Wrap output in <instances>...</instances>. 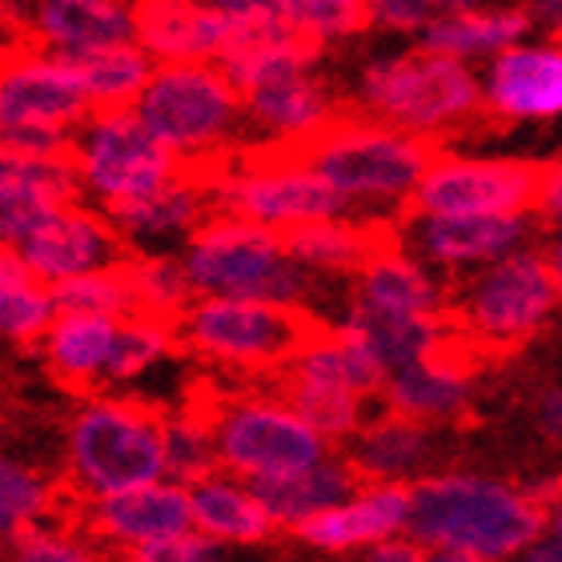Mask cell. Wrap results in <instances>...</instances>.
<instances>
[{"instance_id": "47", "label": "cell", "mask_w": 562, "mask_h": 562, "mask_svg": "<svg viewBox=\"0 0 562 562\" xmlns=\"http://www.w3.org/2000/svg\"><path fill=\"white\" fill-rule=\"evenodd\" d=\"M366 559H374V562H418V559H426L422 554V547L418 542L402 530V535H390V539H382V542H374V547H366Z\"/></svg>"}, {"instance_id": "40", "label": "cell", "mask_w": 562, "mask_h": 562, "mask_svg": "<svg viewBox=\"0 0 562 562\" xmlns=\"http://www.w3.org/2000/svg\"><path fill=\"white\" fill-rule=\"evenodd\" d=\"M278 9L290 33L314 41L317 48L366 29V0H278Z\"/></svg>"}, {"instance_id": "7", "label": "cell", "mask_w": 562, "mask_h": 562, "mask_svg": "<svg viewBox=\"0 0 562 562\" xmlns=\"http://www.w3.org/2000/svg\"><path fill=\"white\" fill-rule=\"evenodd\" d=\"M165 479L161 414L137 398H89L69 422V486L77 498Z\"/></svg>"}, {"instance_id": "56", "label": "cell", "mask_w": 562, "mask_h": 562, "mask_svg": "<svg viewBox=\"0 0 562 562\" xmlns=\"http://www.w3.org/2000/svg\"><path fill=\"white\" fill-rule=\"evenodd\" d=\"M559 169H562V165H559Z\"/></svg>"}, {"instance_id": "3", "label": "cell", "mask_w": 562, "mask_h": 562, "mask_svg": "<svg viewBox=\"0 0 562 562\" xmlns=\"http://www.w3.org/2000/svg\"><path fill=\"white\" fill-rule=\"evenodd\" d=\"M181 266L193 293H241L293 310H302L314 278L302 261L290 258L278 229L225 210L201 217L198 229L186 237Z\"/></svg>"}, {"instance_id": "18", "label": "cell", "mask_w": 562, "mask_h": 562, "mask_svg": "<svg viewBox=\"0 0 562 562\" xmlns=\"http://www.w3.org/2000/svg\"><path fill=\"white\" fill-rule=\"evenodd\" d=\"M406 518H411V482H358L341 503L297 522L293 535L314 551L346 554L402 535Z\"/></svg>"}, {"instance_id": "25", "label": "cell", "mask_w": 562, "mask_h": 562, "mask_svg": "<svg viewBox=\"0 0 562 562\" xmlns=\"http://www.w3.org/2000/svg\"><path fill=\"white\" fill-rule=\"evenodd\" d=\"M350 462L362 482H414L434 454L430 422L386 411L350 434Z\"/></svg>"}, {"instance_id": "11", "label": "cell", "mask_w": 562, "mask_h": 562, "mask_svg": "<svg viewBox=\"0 0 562 562\" xmlns=\"http://www.w3.org/2000/svg\"><path fill=\"white\" fill-rule=\"evenodd\" d=\"M217 434V462L225 474L246 482H266L314 467L329 454V442L293 411L290 398L270 394H237L205 398Z\"/></svg>"}, {"instance_id": "14", "label": "cell", "mask_w": 562, "mask_h": 562, "mask_svg": "<svg viewBox=\"0 0 562 562\" xmlns=\"http://www.w3.org/2000/svg\"><path fill=\"white\" fill-rule=\"evenodd\" d=\"M85 530L97 547L133 554L145 542L169 539L177 530L193 527L189 486L173 479H153L125 486V491L85 498Z\"/></svg>"}, {"instance_id": "38", "label": "cell", "mask_w": 562, "mask_h": 562, "mask_svg": "<svg viewBox=\"0 0 562 562\" xmlns=\"http://www.w3.org/2000/svg\"><path fill=\"white\" fill-rule=\"evenodd\" d=\"M285 398L329 446L346 442L366 422V398L358 390L338 382H314V378H285Z\"/></svg>"}, {"instance_id": "46", "label": "cell", "mask_w": 562, "mask_h": 562, "mask_svg": "<svg viewBox=\"0 0 562 562\" xmlns=\"http://www.w3.org/2000/svg\"><path fill=\"white\" fill-rule=\"evenodd\" d=\"M205 4L234 21V45H241V41H249V36L270 33V29H281V24H285L281 21L278 0H205ZM285 29H290V24H285Z\"/></svg>"}, {"instance_id": "50", "label": "cell", "mask_w": 562, "mask_h": 562, "mask_svg": "<svg viewBox=\"0 0 562 562\" xmlns=\"http://www.w3.org/2000/svg\"><path fill=\"white\" fill-rule=\"evenodd\" d=\"M539 426L551 434L554 442H562V386L547 390L539 402Z\"/></svg>"}, {"instance_id": "10", "label": "cell", "mask_w": 562, "mask_h": 562, "mask_svg": "<svg viewBox=\"0 0 562 562\" xmlns=\"http://www.w3.org/2000/svg\"><path fill=\"white\" fill-rule=\"evenodd\" d=\"M69 157L81 177V201L97 210L140 198L186 169L169 145L153 137L133 105L89 109V117L72 130Z\"/></svg>"}, {"instance_id": "8", "label": "cell", "mask_w": 562, "mask_h": 562, "mask_svg": "<svg viewBox=\"0 0 562 562\" xmlns=\"http://www.w3.org/2000/svg\"><path fill=\"white\" fill-rule=\"evenodd\" d=\"M310 314L241 293H193L177 317V338L189 353L213 366L266 374L281 370L310 334Z\"/></svg>"}, {"instance_id": "21", "label": "cell", "mask_w": 562, "mask_h": 562, "mask_svg": "<svg viewBox=\"0 0 562 562\" xmlns=\"http://www.w3.org/2000/svg\"><path fill=\"white\" fill-rule=\"evenodd\" d=\"M210 210L213 201L205 177H201L198 165H186L165 186L121 201V205H109L105 213L130 249H157L169 246V241H186Z\"/></svg>"}, {"instance_id": "4", "label": "cell", "mask_w": 562, "mask_h": 562, "mask_svg": "<svg viewBox=\"0 0 562 562\" xmlns=\"http://www.w3.org/2000/svg\"><path fill=\"white\" fill-rule=\"evenodd\" d=\"M302 161L326 177L350 205L386 201L411 205L426 165L434 161V140L386 125L378 117H334L326 130L302 145Z\"/></svg>"}, {"instance_id": "16", "label": "cell", "mask_w": 562, "mask_h": 562, "mask_svg": "<svg viewBox=\"0 0 562 562\" xmlns=\"http://www.w3.org/2000/svg\"><path fill=\"white\" fill-rule=\"evenodd\" d=\"M89 109L93 105L65 57L41 45L0 57V125L41 121V125L77 130L89 117Z\"/></svg>"}, {"instance_id": "31", "label": "cell", "mask_w": 562, "mask_h": 562, "mask_svg": "<svg viewBox=\"0 0 562 562\" xmlns=\"http://www.w3.org/2000/svg\"><path fill=\"white\" fill-rule=\"evenodd\" d=\"M358 474H353L350 462L341 458H317L314 467L293 470V474H281V479H266V482H249L258 491L261 506L270 510L273 527L278 530H293L305 518L322 515L326 506L341 503L346 494L358 486Z\"/></svg>"}, {"instance_id": "42", "label": "cell", "mask_w": 562, "mask_h": 562, "mask_svg": "<svg viewBox=\"0 0 562 562\" xmlns=\"http://www.w3.org/2000/svg\"><path fill=\"white\" fill-rule=\"evenodd\" d=\"M53 510H57V486L33 467L0 454V518H9L21 530L29 522L53 518Z\"/></svg>"}, {"instance_id": "45", "label": "cell", "mask_w": 562, "mask_h": 562, "mask_svg": "<svg viewBox=\"0 0 562 562\" xmlns=\"http://www.w3.org/2000/svg\"><path fill=\"white\" fill-rule=\"evenodd\" d=\"M133 559H140V562H213V559H225V542L210 539V535L198 527H186V530H177V535H169V539L137 547Z\"/></svg>"}, {"instance_id": "55", "label": "cell", "mask_w": 562, "mask_h": 562, "mask_svg": "<svg viewBox=\"0 0 562 562\" xmlns=\"http://www.w3.org/2000/svg\"><path fill=\"white\" fill-rule=\"evenodd\" d=\"M12 535H16V527H12L9 518H0V551H4V547L12 542Z\"/></svg>"}, {"instance_id": "41", "label": "cell", "mask_w": 562, "mask_h": 562, "mask_svg": "<svg viewBox=\"0 0 562 562\" xmlns=\"http://www.w3.org/2000/svg\"><path fill=\"white\" fill-rule=\"evenodd\" d=\"M57 317V302L45 281L21 278L0 285V338L33 346L48 329V322Z\"/></svg>"}, {"instance_id": "6", "label": "cell", "mask_w": 562, "mask_h": 562, "mask_svg": "<svg viewBox=\"0 0 562 562\" xmlns=\"http://www.w3.org/2000/svg\"><path fill=\"white\" fill-rule=\"evenodd\" d=\"M210 186L213 210L237 213L285 234L293 225L350 213L353 205L329 186L326 177L310 169L297 149H246L225 153L217 161L198 165Z\"/></svg>"}, {"instance_id": "13", "label": "cell", "mask_w": 562, "mask_h": 562, "mask_svg": "<svg viewBox=\"0 0 562 562\" xmlns=\"http://www.w3.org/2000/svg\"><path fill=\"white\" fill-rule=\"evenodd\" d=\"M16 249H21L29 273L36 281H45V285L77 278L85 270L117 266L130 254L117 225L109 222V213L97 210V205H85V201L57 205Z\"/></svg>"}, {"instance_id": "51", "label": "cell", "mask_w": 562, "mask_h": 562, "mask_svg": "<svg viewBox=\"0 0 562 562\" xmlns=\"http://www.w3.org/2000/svg\"><path fill=\"white\" fill-rule=\"evenodd\" d=\"M542 535H551L554 542L562 547V479L554 486V494L542 503Z\"/></svg>"}, {"instance_id": "29", "label": "cell", "mask_w": 562, "mask_h": 562, "mask_svg": "<svg viewBox=\"0 0 562 562\" xmlns=\"http://www.w3.org/2000/svg\"><path fill=\"white\" fill-rule=\"evenodd\" d=\"M530 33V16L527 9H482V4H470V9L442 12L418 29V48H430V53H446V57L458 60H491L494 53L518 45L522 36Z\"/></svg>"}, {"instance_id": "33", "label": "cell", "mask_w": 562, "mask_h": 562, "mask_svg": "<svg viewBox=\"0 0 562 562\" xmlns=\"http://www.w3.org/2000/svg\"><path fill=\"white\" fill-rule=\"evenodd\" d=\"M81 81L85 97L93 109H121L133 105L149 81L157 60L137 41H113V45L81 48V53H57Z\"/></svg>"}, {"instance_id": "24", "label": "cell", "mask_w": 562, "mask_h": 562, "mask_svg": "<svg viewBox=\"0 0 562 562\" xmlns=\"http://www.w3.org/2000/svg\"><path fill=\"white\" fill-rule=\"evenodd\" d=\"M29 41L48 53H81V48L133 41L130 0H33L29 4Z\"/></svg>"}, {"instance_id": "27", "label": "cell", "mask_w": 562, "mask_h": 562, "mask_svg": "<svg viewBox=\"0 0 562 562\" xmlns=\"http://www.w3.org/2000/svg\"><path fill=\"white\" fill-rule=\"evenodd\" d=\"M113 338H117V317L57 314L41 334V358L60 386L93 390L97 382H105Z\"/></svg>"}, {"instance_id": "30", "label": "cell", "mask_w": 562, "mask_h": 562, "mask_svg": "<svg viewBox=\"0 0 562 562\" xmlns=\"http://www.w3.org/2000/svg\"><path fill=\"white\" fill-rule=\"evenodd\" d=\"M390 234L394 229L382 222H358L350 213H334L293 225L281 234V241L290 258L302 261L310 273H353Z\"/></svg>"}, {"instance_id": "36", "label": "cell", "mask_w": 562, "mask_h": 562, "mask_svg": "<svg viewBox=\"0 0 562 562\" xmlns=\"http://www.w3.org/2000/svg\"><path fill=\"white\" fill-rule=\"evenodd\" d=\"M177 346H181L177 322H169V317H153L140 314V310L117 317V338H113V353H109L105 382L130 386L149 370H157L165 358H173Z\"/></svg>"}, {"instance_id": "22", "label": "cell", "mask_w": 562, "mask_h": 562, "mask_svg": "<svg viewBox=\"0 0 562 562\" xmlns=\"http://www.w3.org/2000/svg\"><path fill=\"white\" fill-rule=\"evenodd\" d=\"M241 105H246V130L261 133L266 149H302L305 140L338 117L329 89L310 69L249 89L241 93Z\"/></svg>"}, {"instance_id": "17", "label": "cell", "mask_w": 562, "mask_h": 562, "mask_svg": "<svg viewBox=\"0 0 562 562\" xmlns=\"http://www.w3.org/2000/svg\"><path fill=\"white\" fill-rule=\"evenodd\" d=\"M482 85V109L503 121L562 117V41L518 45L494 53Z\"/></svg>"}, {"instance_id": "26", "label": "cell", "mask_w": 562, "mask_h": 562, "mask_svg": "<svg viewBox=\"0 0 562 562\" xmlns=\"http://www.w3.org/2000/svg\"><path fill=\"white\" fill-rule=\"evenodd\" d=\"M358 278V302L378 310H402V314H438L446 310V290L430 273V266L402 246L398 234H390L370 258L353 270Z\"/></svg>"}, {"instance_id": "2", "label": "cell", "mask_w": 562, "mask_h": 562, "mask_svg": "<svg viewBox=\"0 0 562 562\" xmlns=\"http://www.w3.org/2000/svg\"><path fill=\"white\" fill-rule=\"evenodd\" d=\"M153 137L169 145L181 165H210L234 149L246 130V105L217 60H165L133 101Z\"/></svg>"}, {"instance_id": "32", "label": "cell", "mask_w": 562, "mask_h": 562, "mask_svg": "<svg viewBox=\"0 0 562 562\" xmlns=\"http://www.w3.org/2000/svg\"><path fill=\"white\" fill-rule=\"evenodd\" d=\"M285 378H314V382H338L346 390H358L362 398L382 394L386 370L370 358L353 338H346L338 326L322 329L314 322L310 334L297 341V350L290 353V362L281 366Z\"/></svg>"}, {"instance_id": "43", "label": "cell", "mask_w": 562, "mask_h": 562, "mask_svg": "<svg viewBox=\"0 0 562 562\" xmlns=\"http://www.w3.org/2000/svg\"><path fill=\"white\" fill-rule=\"evenodd\" d=\"M4 554L21 562H89L97 554V542L89 535H77V530L48 527L41 518V522H29V527L16 530Z\"/></svg>"}, {"instance_id": "44", "label": "cell", "mask_w": 562, "mask_h": 562, "mask_svg": "<svg viewBox=\"0 0 562 562\" xmlns=\"http://www.w3.org/2000/svg\"><path fill=\"white\" fill-rule=\"evenodd\" d=\"M53 210H57V201L41 186H33L29 177H4L0 181V241L21 246Z\"/></svg>"}, {"instance_id": "1", "label": "cell", "mask_w": 562, "mask_h": 562, "mask_svg": "<svg viewBox=\"0 0 562 562\" xmlns=\"http://www.w3.org/2000/svg\"><path fill=\"white\" fill-rule=\"evenodd\" d=\"M406 535L446 562L518 559L542 535V506L522 486L486 474H426L411 482Z\"/></svg>"}, {"instance_id": "20", "label": "cell", "mask_w": 562, "mask_h": 562, "mask_svg": "<svg viewBox=\"0 0 562 562\" xmlns=\"http://www.w3.org/2000/svg\"><path fill=\"white\" fill-rule=\"evenodd\" d=\"M133 41L157 65L165 60H222L234 45V21L205 0H130Z\"/></svg>"}, {"instance_id": "19", "label": "cell", "mask_w": 562, "mask_h": 562, "mask_svg": "<svg viewBox=\"0 0 562 562\" xmlns=\"http://www.w3.org/2000/svg\"><path fill=\"white\" fill-rule=\"evenodd\" d=\"M474 346L467 338H454L450 346L434 353H422L414 362L390 370L382 382L386 411H398L418 422H450L462 418L474 398Z\"/></svg>"}, {"instance_id": "15", "label": "cell", "mask_w": 562, "mask_h": 562, "mask_svg": "<svg viewBox=\"0 0 562 562\" xmlns=\"http://www.w3.org/2000/svg\"><path fill=\"white\" fill-rule=\"evenodd\" d=\"M530 234L527 213H411L406 246L438 270H482L518 249Z\"/></svg>"}, {"instance_id": "34", "label": "cell", "mask_w": 562, "mask_h": 562, "mask_svg": "<svg viewBox=\"0 0 562 562\" xmlns=\"http://www.w3.org/2000/svg\"><path fill=\"white\" fill-rule=\"evenodd\" d=\"M317 45L305 41V36L290 33L285 24L270 29V33H258L241 41V45L225 48L222 53V72L237 85V93H249V89H261V85L281 81V77H293V72L314 69Z\"/></svg>"}, {"instance_id": "12", "label": "cell", "mask_w": 562, "mask_h": 562, "mask_svg": "<svg viewBox=\"0 0 562 562\" xmlns=\"http://www.w3.org/2000/svg\"><path fill=\"white\" fill-rule=\"evenodd\" d=\"M539 165L506 157H438L426 165L411 213H530L542 189Z\"/></svg>"}, {"instance_id": "48", "label": "cell", "mask_w": 562, "mask_h": 562, "mask_svg": "<svg viewBox=\"0 0 562 562\" xmlns=\"http://www.w3.org/2000/svg\"><path fill=\"white\" fill-rule=\"evenodd\" d=\"M527 16L547 41H562V0H527Z\"/></svg>"}, {"instance_id": "35", "label": "cell", "mask_w": 562, "mask_h": 562, "mask_svg": "<svg viewBox=\"0 0 562 562\" xmlns=\"http://www.w3.org/2000/svg\"><path fill=\"white\" fill-rule=\"evenodd\" d=\"M161 458L165 479L181 482V486H193V482L222 470V462H217V434H213L205 398H193L181 411L161 414Z\"/></svg>"}, {"instance_id": "9", "label": "cell", "mask_w": 562, "mask_h": 562, "mask_svg": "<svg viewBox=\"0 0 562 562\" xmlns=\"http://www.w3.org/2000/svg\"><path fill=\"white\" fill-rule=\"evenodd\" d=\"M559 302L562 290L547 254L518 246L474 273L450 317L479 353H503L535 338Z\"/></svg>"}, {"instance_id": "49", "label": "cell", "mask_w": 562, "mask_h": 562, "mask_svg": "<svg viewBox=\"0 0 562 562\" xmlns=\"http://www.w3.org/2000/svg\"><path fill=\"white\" fill-rule=\"evenodd\" d=\"M539 210L547 222L562 225V169H547L539 189Z\"/></svg>"}, {"instance_id": "5", "label": "cell", "mask_w": 562, "mask_h": 562, "mask_svg": "<svg viewBox=\"0 0 562 562\" xmlns=\"http://www.w3.org/2000/svg\"><path fill=\"white\" fill-rule=\"evenodd\" d=\"M358 101L370 117L434 140L479 113L482 85L470 60L414 48L370 60L358 81Z\"/></svg>"}, {"instance_id": "39", "label": "cell", "mask_w": 562, "mask_h": 562, "mask_svg": "<svg viewBox=\"0 0 562 562\" xmlns=\"http://www.w3.org/2000/svg\"><path fill=\"white\" fill-rule=\"evenodd\" d=\"M53 290L57 314H105L125 317L133 314V290L125 278V261L117 266H101V270H85L77 278H65Z\"/></svg>"}, {"instance_id": "54", "label": "cell", "mask_w": 562, "mask_h": 562, "mask_svg": "<svg viewBox=\"0 0 562 562\" xmlns=\"http://www.w3.org/2000/svg\"><path fill=\"white\" fill-rule=\"evenodd\" d=\"M547 261H551V273H554V281H559V290H562V225H559V234H554L551 249H547Z\"/></svg>"}, {"instance_id": "37", "label": "cell", "mask_w": 562, "mask_h": 562, "mask_svg": "<svg viewBox=\"0 0 562 562\" xmlns=\"http://www.w3.org/2000/svg\"><path fill=\"white\" fill-rule=\"evenodd\" d=\"M125 278H130L133 290V310H140V314L177 322L181 310L193 302L186 266L165 249H130L125 254Z\"/></svg>"}, {"instance_id": "53", "label": "cell", "mask_w": 562, "mask_h": 562, "mask_svg": "<svg viewBox=\"0 0 562 562\" xmlns=\"http://www.w3.org/2000/svg\"><path fill=\"white\" fill-rule=\"evenodd\" d=\"M414 4L426 12V21H434V16H442V12L470 9V4H482V0H414Z\"/></svg>"}, {"instance_id": "28", "label": "cell", "mask_w": 562, "mask_h": 562, "mask_svg": "<svg viewBox=\"0 0 562 562\" xmlns=\"http://www.w3.org/2000/svg\"><path fill=\"white\" fill-rule=\"evenodd\" d=\"M189 506H193V527L205 530L210 539L225 547H258L273 535V518L261 506L258 491L237 474H210L189 486Z\"/></svg>"}, {"instance_id": "52", "label": "cell", "mask_w": 562, "mask_h": 562, "mask_svg": "<svg viewBox=\"0 0 562 562\" xmlns=\"http://www.w3.org/2000/svg\"><path fill=\"white\" fill-rule=\"evenodd\" d=\"M21 278H33V273H29V266H24V258H21V249L0 241V285L21 281Z\"/></svg>"}, {"instance_id": "23", "label": "cell", "mask_w": 562, "mask_h": 562, "mask_svg": "<svg viewBox=\"0 0 562 562\" xmlns=\"http://www.w3.org/2000/svg\"><path fill=\"white\" fill-rule=\"evenodd\" d=\"M338 329L358 341L386 374L422 358V353L442 350L454 338H462L454 317H446L442 310L438 314H402V310H378V305L366 302H353Z\"/></svg>"}]
</instances>
